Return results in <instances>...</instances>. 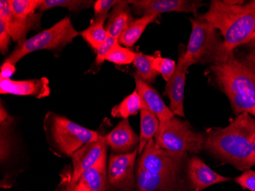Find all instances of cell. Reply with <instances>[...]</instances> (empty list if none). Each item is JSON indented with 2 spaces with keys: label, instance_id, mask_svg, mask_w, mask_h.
<instances>
[{
  "label": "cell",
  "instance_id": "cell-3",
  "mask_svg": "<svg viewBox=\"0 0 255 191\" xmlns=\"http://www.w3.org/2000/svg\"><path fill=\"white\" fill-rule=\"evenodd\" d=\"M215 80L227 96L236 116L249 113L255 117V77L233 56L210 66Z\"/></svg>",
  "mask_w": 255,
  "mask_h": 191
},
{
  "label": "cell",
  "instance_id": "cell-39",
  "mask_svg": "<svg viewBox=\"0 0 255 191\" xmlns=\"http://www.w3.org/2000/svg\"><path fill=\"white\" fill-rule=\"evenodd\" d=\"M243 6L246 8H249V9H255V0L252 1V2H249V3L243 5Z\"/></svg>",
  "mask_w": 255,
  "mask_h": 191
},
{
  "label": "cell",
  "instance_id": "cell-20",
  "mask_svg": "<svg viewBox=\"0 0 255 191\" xmlns=\"http://www.w3.org/2000/svg\"><path fill=\"white\" fill-rule=\"evenodd\" d=\"M107 151H106L93 166L82 174L78 182L87 187L90 191H107Z\"/></svg>",
  "mask_w": 255,
  "mask_h": 191
},
{
  "label": "cell",
  "instance_id": "cell-15",
  "mask_svg": "<svg viewBox=\"0 0 255 191\" xmlns=\"http://www.w3.org/2000/svg\"><path fill=\"white\" fill-rule=\"evenodd\" d=\"M51 93L47 77L26 80H12L0 77V93L16 96H30L37 99L48 97Z\"/></svg>",
  "mask_w": 255,
  "mask_h": 191
},
{
  "label": "cell",
  "instance_id": "cell-35",
  "mask_svg": "<svg viewBox=\"0 0 255 191\" xmlns=\"http://www.w3.org/2000/svg\"><path fill=\"white\" fill-rule=\"evenodd\" d=\"M249 72L255 77V51L252 50L238 58Z\"/></svg>",
  "mask_w": 255,
  "mask_h": 191
},
{
  "label": "cell",
  "instance_id": "cell-25",
  "mask_svg": "<svg viewBox=\"0 0 255 191\" xmlns=\"http://www.w3.org/2000/svg\"><path fill=\"white\" fill-rule=\"evenodd\" d=\"M154 55H148L141 52L136 53L134 57V67L137 69V74L144 82L151 84L155 81L156 78L159 75L152 67V61Z\"/></svg>",
  "mask_w": 255,
  "mask_h": 191
},
{
  "label": "cell",
  "instance_id": "cell-14",
  "mask_svg": "<svg viewBox=\"0 0 255 191\" xmlns=\"http://www.w3.org/2000/svg\"><path fill=\"white\" fill-rule=\"evenodd\" d=\"M104 136H100L98 140L89 142L73 154L71 179L74 183H77L82 174L93 166L107 151L108 146Z\"/></svg>",
  "mask_w": 255,
  "mask_h": 191
},
{
  "label": "cell",
  "instance_id": "cell-9",
  "mask_svg": "<svg viewBox=\"0 0 255 191\" xmlns=\"http://www.w3.org/2000/svg\"><path fill=\"white\" fill-rule=\"evenodd\" d=\"M137 149L131 153L111 154L107 169L108 186L122 191H131L134 185V163Z\"/></svg>",
  "mask_w": 255,
  "mask_h": 191
},
{
  "label": "cell",
  "instance_id": "cell-17",
  "mask_svg": "<svg viewBox=\"0 0 255 191\" xmlns=\"http://www.w3.org/2000/svg\"><path fill=\"white\" fill-rule=\"evenodd\" d=\"M104 138L115 153H131L138 148L139 137L131 129L128 119H123Z\"/></svg>",
  "mask_w": 255,
  "mask_h": 191
},
{
  "label": "cell",
  "instance_id": "cell-10",
  "mask_svg": "<svg viewBox=\"0 0 255 191\" xmlns=\"http://www.w3.org/2000/svg\"><path fill=\"white\" fill-rule=\"evenodd\" d=\"M42 12L35 13L28 18L15 16L11 11L9 0L0 1V19L5 23V28L10 34L11 39L20 45L26 41V35L31 30L41 28Z\"/></svg>",
  "mask_w": 255,
  "mask_h": 191
},
{
  "label": "cell",
  "instance_id": "cell-31",
  "mask_svg": "<svg viewBox=\"0 0 255 191\" xmlns=\"http://www.w3.org/2000/svg\"><path fill=\"white\" fill-rule=\"evenodd\" d=\"M71 172H66L62 175V181L59 185V191H90L87 187L82 184L74 183L71 179Z\"/></svg>",
  "mask_w": 255,
  "mask_h": 191
},
{
  "label": "cell",
  "instance_id": "cell-6",
  "mask_svg": "<svg viewBox=\"0 0 255 191\" xmlns=\"http://www.w3.org/2000/svg\"><path fill=\"white\" fill-rule=\"evenodd\" d=\"M154 139L158 149L198 154L204 149L206 136L193 130L188 122L174 116L170 120L160 123Z\"/></svg>",
  "mask_w": 255,
  "mask_h": 191
},
{
  "label": "cell",
  "instance_id": "cell-2",
  "mask_svg": "<svg viewBox=\"0 0 255 191\" xmlns=\"http://www.w3.org/2000/svg\"><path fill=\"white\" fill-rule=\"evenodd\" d=\"M203 19L219 30L223 37L218 63L234 56L239 46L246 45L255 34V10L243 5H232L224 1L213 0Z\"/></svg>",
  "mask_w": 255,
  "mask_h": 191
},
{
  "label": "cell",
  "instance_id": "cell-7",
  "mask_svg": "<svg viewBox=\"0 0 255 191\" xmlns=\"http://www.w3.org/2000/svg\"><path fill=\"white\" fill-rule=\"evenodd\" d=\"M192 31L184 58L189 65L198 64L203 60H210L216 64L219 60V50L223 41L219 40L216 29L201 15L190 18Z\"/></svg>",
  "mask_w": 255,
  "mask_h": 191
},
{
  "label": "cell",
  "instance_id": "cell-22",
  "mask_svg": "<svg viewBox=\"0 0 255 191\" xmlns=\"http://www.w3.org/2000/svg\"><path fill=\"white\" fill-rule=\"evenodd\" d=\"M140 117L141 132L139 136V144L137 148V154H139V155H141L147 143L151 139H154L157 134L160 123L154 113L146 109H141L140 110Z\"/></svg>",
  "mask_w": 255,
  "mask_h": 191
},
{
  "label": "cell",
  "instance_id": "cell-36",
  "mask_svg": "<svg viewBox=\"0 0 255 191\" xmlns=\"http://www.w3.org/2000/svg\"><path fill=\"white\" fill-rule=\"evenodd\" d=\"M16 68L13 64H10L8 62H3L1 66V74L0 77H4V78H11V76L13 75L15 72Z\"/></svg>",
  "mask_w": 255,
  "mask_h": 191
},
{
  "label": "cell",
  "instance_id": "cell-12",
  "mask_svg": "<svg viewBox=\"0 0 255 191\" xmlns=\"http://www.w3.org/2000/svg\"><path fill=\"white\" fill-rule=\"evenodd\" d=\"M128 2L134 12L141 16L150 14L159 15L170 11L196 15L199 8L203 5L201 1L190 0H131Z\"/></svg>",
  "mask_w": 255,
  "mask_h": 191
},
{
  "label": "cell",
  "instance_id": "cell-24",
  "mask_svg": "<svg viewBox=\"0 0 255 191\" xmlns=\"http://www.w3.org/2000/svg\"><path fill=\"white\" fill-rule=\"evenodd\" d=\"M143 109L141 97L136 90L126 97L120 104L114 106L111 111L113 117L128 119L130 116L137 114Z\"/></svg>",
  "mask_w": 255,
  "mask_h": 191
},
{
  "label": "cell",
  "instance_id": "cell-19",
  "mask_svg": "<svg viewBox=\"0 0 255 191\" xmlns=\"http://www.w3.org/2000/svg\"><path fill=\"white\" fill-rule=\"evenodd\" d=\"M129 5L128 1H118L117 5L113 7L105 26L108 36L119 39L122 33L134 20Z\"/></svg>",
  "mask_w": 255,
  "mask_h": 191
},
{
  "label": "cell",
  "instance_id": "cell-40",
  "mask_svg": "<svg viewBox=\"0 0 255 191\" xmlns=\"http://www.w3.org/2000/svg\"><path fill=\"white\" fill-rule=\"evenodd\" d=\"M254 152H255V141H254Z\"/></svg>",
  "mask_w": 255,
  "mask_h": 191
},
{
  "label": "cell",
  "instance_id": "cell-5",
  "mask_svg": "<svg viewBox=\"0 0 255 191\" xmlns=\"http://www.w3.org/2000/svg\"><path fill=\"white\" fill-rule=\"evenodd\" d=\"M80 34L74 28L70 17H65L48 29L44 30L17 45L4 62L15 65L23 57L39 50H49L60 54L63 48L72 42Z\"/></svg>",
  "mask_w": 255,
  "mask_h": 191
},
{
  "label": "cell",
  "instance_id": "cell-32",
  "mask_svg": "<svg viewBox=\"0 0 255 191\" xmlns=\"http://www.w3.org/2000/svg\"><path fill=\"white\" fill-rule=\"evenodd\" d=\"M117 0H98L94 3V18L109 16V11L117 5Z\"/></svg>",
  "mask_w": 255,
  "mask_h": 191
},
{
  "label": "cell",
  "instance_id": "cell-8",
  "mask_svg": "<svg viewBox=\"0 0 255 191\" xmlns=\"http://www.w3.org/2000/svg\"><path fill=\"white\" fill-rule=\"evenodd\" d=\"M187 161V153L173 152L156 147L151 139L137 161V166L162 176H182Z\"/></svg>",
  "mask_w": 255,
  "mask_h": 191
},
{
  "label": "cell",
  "instance_id": "cell-21",
  "mask_svg": "<svg viewBox=\"0 0 255 191\" xmlns=\"http://www.w3.org/2000/svg\"><path fill=\"white\" fill-rule=\"evenodd\" d=\"M157 18L158 15L150 14L133 20L128 28L122 33L119 38V43L126 47H133L141 36L146 28L151 23L157 21Z\"/></svg>",
  "mask_w": 255,
  "mask_h": 191
},
{
  "label": "cell",
  "instance_id": "cell-11",
  "mask_svg": "<svg viewBox=\"0 0 255 191\" xmlns=\"http://www.w3.org/2000/svg\"><path fill=\"white\" fill-rule=\"evenodd\" d=\"M136 191H195L190 181L182 176L167 177L136 167Z\"/></svg>",
  "mask_w": 255,
  "mask_h": 191
},
{
  "label": "cell",
  "instance_id": "cell-38",
  "mask_svg": "<svg viewBox=\"0 0 255 191\" xmlns=\"http://www.w3.org/2000/svg\"><path fill=\"white\" fill-rule=\"evenodd\" d=\"M246 46H248V47H250L251 49L255 50V36L252 38V40L246 44Z\"/></svg>",
  "mask_w": 255,
  "mask_h": 191
},
{
  "label": "cell",
  "instance_id": "cell-33",
  "mask_svg": "<svg viewBox=\"0 0 255 191\" xmlns=\"http://www.w3.org/2000/svg\"><path fill=\"white\" fill-rule=\"evenodd\" d=\"M236 182L244 189L255 191V171H246L236 178Z\"/></svg>",
  "mask_w": 255,
  "mask_h": 191
},
{
  "label": "cell",
  "instance_id": "cell-23",
  "mask_svg": "<svg viewBox=\"0 0 255 191\" xmlns=\"http://www.w3.org/2000/svg\"><path fill=\"white\" fill-rule=\"evenodd\" d=\"M108 18L109 16H105L94 18L92 20L90 26L80 32L83 38L91 46L93 49L95 50L96 52L108 37L107 30L104 26V23Z\"/></svg>",
  "mask_w": 255,
  "mask_h": 191
},
{
  "label": "cell",
  "instance_id": "cell-27",
  "mask_svg": "<svg viewBox=\"0 0 255 191\" xmlns=\"http://www.w3.org/2000/svg\"><path fill=\"white\" fill-rule=\"evenodd\" d=\"M14 15L20 18H28L39 9L42 0H9Z\"/></svg>",
  "mask_w": 255,
  "mask_h": 191
},
{
  "label": "cell",
  "instance_id": "cell-4",
  "mask_svg": "<svg viewBox=\"0 0 255 191\" xmlns=\"http://www.w3.org/2000/svg\"><path fill=\"white\" fill-rule=\"evenodd\" d=\"M44 127L50 149L60 157H71L76 151L100 136L95 131L51 112L44 118Z\"/></svg>",
  "mask_w": 255,
  "mask_h": 191
},
{
  "label": "cell",
  "instance_id": "cell-28",
  "mask_svg": "<svg viewBox=\"0 0 255 191\" xmlns=\"http://www.w3.org/2000/svg\"><path fill=\"white\" fill-rule=\"evenodd\" d=\"M135 55L136 52L131 51L128 47H123L118 43L108 53L106 61L117 65H128L134 62Z\"/></svg>",
  "mask_w": 255,
  "mask_h": 191
},
{
  "label": "cell",
  "instance_id": "cell-26",
  "mask_svg": "<svg viewBox=\"0 0 255 191\" xmlns=\"http://www.w3.org/2000/svg\"><path fill=\"white\" fill-rule=\"evenodd\" d=\"M94 3L95 2L90 0H42L39 10L43 12L55 7H63L70 11H76L94 6Z\"/></svg>",
  "mask_w": 255,
  "mask_h": 191
},
{
  "label": "cell",
  "instance_id": "cell-1",
  "mask_svg": "<svg viewBox=\"0 0 255 191\" xmlns=\"http://www.w3.org/2000/svg\"><path fill=\"white\" fill-rule=\"evenodd\" d=\"M205 136L204 149L223 163L241 172L255 166V119L249 113L236 116L229 126L208 131Z\"/></svg>",
  "mask_w": 255,
  "mask_h": 191
},
{
  "label": "cell",
  "instance_id": "cell-18",
  "mask_svg": "<svg viewBox=\"0 0 255 191\" xmlns=\"http://www.w3.org/2000/svg\"><path fill=\"white\" fill-rule=\"evenodd\" d=\"M187 175L195 191H203L206 188L223 182L230 178L216 173L198 157H192L187 164Z\"/></svg>",
  "mask_w": 255,
  "mask_h": 191
},
{
  "label": "cell",
  "instance_id": "cell-34",
  "mask_svg": "<svg viewBox=\"0 0 255 191\" xmlns=\"http://www.w3.org/2000/svg\"><path fill=\"white\" fill-rule=\"evenodd\" d=\"M11 36L5 28V23L0 19V51L5 55L8 53Z\"/></svg>",
  "mask_w": 255,
  "mask_h": 191
},
{
  "label": "cell",
  "instance_id": "cell-29",
  "mask_svg": "<svg viewBox=\"0 0 255 191\" xmlns=\"http://www.w3.org/2000/svg\"><path fill=\"white\" fill-rule=\"evenodd\" d=\"M152 67L156 72L161 75L166 82H168L175 72L177 64L171 59L162 57L160 51H157L154 54Z\"/></svg>",
  "mask_w": 255,
  "mask_h": 191
},
{
  "label": "cell",
  "instance_id": "cell-37",
  "mask_svg": "<svg viewBox=\"0 0 255 191\" xmlns=\"http://www.w3.org/2000/svg\"><path fill=\"white\" fill-rule=\"evenodd\" d=\"M10 118H11V116L8 115V112L4 108V106L1 104V106H0V121H1V123H3V122L9 119Z\"/></svg>",
  "mask_w": 255,
  "mask_h": 191
},
{
  "label": "cell",
  "instance_id": "cell-30",
  "mask_svg": "<svg viewBox=\"0 0 255 191\" xmlns=\"http://www.w3.org/2000/svg\"><path fill=\"white\" fill-rule=\"evenodd\" d=\"M118 43V38L112 36L107 37L106 41L103 43V44L100 46V48L97 51V57H96L95 60L96 66L100 67L103 64V62L106 61V57H107L108 53Z\"/></svg>",
  "mask_w": 255,
  "mask_h": 191
},
{
  "label": "cell",
  "instance_id": "cell-13",
  "mask_svg": "<svg viewBox=\"0 0 255 191\" xmlns=\"http://www.w3.org/2000/svg\"><path fill=\"white\" fill-rule=\"evenodd\" d=\"M190 66L185 60L184 52L179 56L175 72L166 84L164 94L170 98V110L174 116L184 117L183 100H184L185 83L187 70Z\"/></svg>",
  "mask_w": 255,
  "mask_h": 191
},
{
  "label": "cell",
  "instance_id": "cell-16",
  "mask_svg": "<svg viewBox=\"0 0 255 191\" xmlns=\"http://www.w3.org/2000/svg\"><path fill=\"white\" fill-rule=\"evenodd\" d=\"M132 76L135 82V90L142 102L143 109H146L154 113L160 123L167 121L174 117V115L170 108L166 106L164 100H162L155 89L144 82L137 73H133Z\"/></svg>",
  "mask_w": 255,
  "mask_h": 191
}]
</instances>
